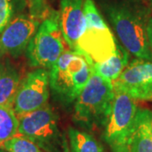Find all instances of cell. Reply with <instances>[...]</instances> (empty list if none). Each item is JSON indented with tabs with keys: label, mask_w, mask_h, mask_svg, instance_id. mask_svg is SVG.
Instances as JSON below:
<instances>
[{
	"label": "cell",
	"mask_w": 152,
	"mask_h": 152,
	"mask_svg": "<svg viewBox=\"0 0 152 152\" xmlns=\"http://www.w3.org/2000/svg\"><path fill=\"white\" fill-rule=\"evenodd\" d=\"M58 11L52 10L42 20L26 51L29 65L35 69H50L64 50Z\"/></svg>",
	"instance_id": "obj_6"
},
{
	"label": "cell",
	"mask_w": 152,
	"mask_h": 152,
	"mask_svg": "<svg viewBox=\"0 0 152 152\" xmlns=\"http://www.w3.org/2000/svg\"><path fill=\"white\" fill-rule=\"evenodd\" d=\"M131 152H152V139L145 117L144 109H138L135 126L131 138Z\"/></svg>",
	"instance_id": "obj_14"
},
{
	"label": "cell",
	"mask_w": 152,
	"mask_h": 152,
	"mask_svg": "<svg viewBox=\"0 0 152 152\" xmlns=\"http://www.w3.org/2000/svg\"><path fill=\"white\" fill-rule=\"evenodd\" d=\"M49 96V71L36 69L29 72L20 82L13 105L17 118L47 105Z\"/></svg>",
	"instance_id": "obj_8"
},
{
	"label": "cell",
	"mask_w": 152,
	"mask_h": 152,
	"mask_svg": "<svg viewBox=\"0 0 152 152\" xmlns=\"http://www.w3.org/2000/svg\"><path fill=\"white\" fill-rule=\"evenodd\" d=\"M0 152H6V151H3V150H0Z\"/></svg>",
	"instance_id": "obj_22"
},
{
	"label": "cell",
	"mask_w": 152,
	"mask_h": 152,
	"mask_svg": "<svg viewBox=\"0 0 152 152\" xmlns=\"http://www.w3.org/2000/svg\"><path fill=\"white\" fill-rule=\"evenodd\" d=\"M21 82L20 72L8 58L0 59V106L13 107Z\"/></svg>",
	"instance_id": "obj_12"
},
{
	"label": "cell",
	"mask_w": 152,
	"mask_h": 152,
	"mask_svg": "<svg viewBox=\"0 0 152 152\" xmlns=\"http://www.w3.org/2000/svg\"><path fill=\"white\" fill-rule=\"evenodd\" d=\"M18 134L34 142L44 152H69L65 134L57 113L48 103L18 118Z\"/></svg>",
	"instance_id": "obj_5"
},
{
	"label": "cell",
	"mask_w": 152,
	"mask_h": 152,
	"mask_svg": "<svg viewBox=\"0 0 152 152\" xmlns=\"http://www.w3.org/2000/svg\"><path fill=\"white\" fill-rule=\"evenodd\" d=\"M113 98V81L93 72L75 102L74 122L87 129L105 127Z\"/></svg>",
	"instance_id": "obj_3"
},
{
	"label": "cell",
	"mask_w": 152,
	"mask_h": 152,
	"mask_svg": "<svg viewBox=\"0 0 152 152\" xmlns=\"http://www.w3.org/2000/svg\"><path fill=\"white\" fill-rule=\"evenodd\" d=\"M147 34H148V40L150 47L152 50V17L149 18L147 23Z\"/></svg>",
	"instance_id": "obj_21"
},
{
	"label": "cell",
	"mask_w": 152,
	"mask_h": 152,
	"mask_svg": "<svg viewBox=\"0 0 152 152\" xmlns=\"http://www.w3.org/2000/svg\"><path fill=\"white\" fill-rule=\"evenodd\" d=\"M26 5V0H0V33L15 18L16 11Z\"/></svg>",
	"instance_id": "obj_17"
},
{
	"label": "cell",
	"mask_w": 152,
	"mask_h": 152,
	"mask_svg": "<svg viewBox=\"0 0 152 152\" xmlns=\"http://www.w3.org/2000/svg\"><path fill=\"white\" fill-rule=\"evenodd\" d=\"M129 63V53L122 44L118 43L116 53L102 63L92 65L93 72L113 82L124 70Z\"/></svg>",
	"instance_id": "obj_13"
},
{
	"label": "cell",
	"mask_w": 152,
	"mask_h": 152,
	"mask_svg": "<svg viewBox=\"0 0 152 152\" xmlns=\"http://www.w3.org/2000/svg\"><path fill=\"white\" fill-rule=\"evenodd\" d=\"M144 113H145V117L147 126L149 129V132L152 139V111L149 109H144Z\"/></svg>",
	"instance_id": "obj_20"
},
{
	"label": "cell",
	"mask_w": 152,
	"mask_h": 152,
	"mask_svg": "<svg viewBox=\"0 0 152 152\" xmlns=\"http://www.w3.org/2000/svg\"><path fill=\"white\" fill-rule=\"evenodd\" d=\"M113 85L114 91L125 93L135 101L152 102V61L132 60Z\"/></svg>",
	"instance_id": "obj_10"
},
{
	"label": "cell",
	"mask_w": 152,
	"mask_h": 152,
	"mask_svg": "<svg viewBox=\"0 0 152 152\" xmlns=\"http://www.w3.org/2000/svg\"><path fill=\"white\" fill-rule=\"evenodd\" d=\"M138 106L127 94L114 91V98L104 139L113 152H131V138L135 126Z\"/></svg>",
	"instance_id": "obj_7"
},
{
	"label": "cell",
	"mask_w": 152,
	"mask_h": 152,
	"mask_svg": "<svg viewBox=\"0 0 152 152\" xmlns=\"http://www.w3.org/2000/svg\"><path fill=\"white\" fill-rule=\"evenodd\" d=\"M29 13L41 21L43 20L53 10L48 0H26Z\"/></svg>",
	"instance_id": "obj_19"
},
{
	"label": "cell",
	"mask_w": 152,
	"mask_h": 152,
	"mask_svg": "<svg viewBox=\"0 0 152 152\" xmlns=\"http://www.w3.org/2000/svg\"><path fill=\"white\" fill-rule=\"evenodd\" d=\"M68 140L72 152H104L101 144L91 134L69 127Z\"/></svg>",
	"instance_id": "obj_15"
},
{
	"label": "cell",
	"mask_w": 152,
	"mask_h": 152,
	"mask_svg": "<svg viewBox=\"0 0 152 152\" xmlns=\"http://www.w3.org/2000/svg\"><path fill=\"white\" fill-rule=\"evenodd\" d=\"M86 0H59V22L66 44L76 51L77 42L85 27Z\"/></svg>",
	"instance_id": "obj_11"
},
{
	"label": "cell",
	"mask_w": 152,
	"mask_h": 152,
	"mask_svg": "<svg viewBox=\"0 0 152 152\" xmlns=\"http://www.w3.org/2000/svg\"><path fill=\"white\" fill-rule=\"evenodd\" d=\"M149 1H150V2H151V3L152 4V0H149Z\"/></svg>",
	"instance_id": "obj_23"
},
{
	"label": "cell",
	"mask_w": 152,
	"mask_h": 152,
	"mask_svg": "<svg viewBox=\"0 0 152 152\" xmlns=\"http://www.w3.org/2000/svg\"><path fill=\"white\" fill-rule=\"evenodd\" d=\"M52 1H53V0H52Z\"/></svg>",
	"instance_id": "obj_24"
},
{
	"label": "cell",
	"mask_w": 152,
	"mask_h": 152,
	"mask_svg": "<svg viewBox=\"0 0 152 152\" xmlns=\"http://www.w3.org/2000/svg\"><path fill=\"white\" fill-rule=\"evenodd\" d=\"M19 119L11 106H0V148L18 134Z\"/></svg>",
	"instance_id": "obj_16"
},
{
	"label": "cell",
	"mask_w": 152,
	"mask_h": 152,
	"mask_svg": "<svg viewBox=\"0 0 152 152\" xmlns=\"http://www.w3.org/2000/svg\"><path fill=\"white\" fill-rule=\"evenodd\" d=\"M103 7L125 49L136 58L152 61L147 34L149 18L145 12L126 1H112Z\"/></svg>",
	"instance_id": "obj_1"
},
{
	"label": "cell",
	"mask_w": 152,
	"mask_h": 152,
	"mask_svg": "<svg viewBox=\"0 0 152 152\" xmlns=\"http://www.w3.org/2000/svg\"><path fill=\"white\" fill-rule=\"evenodd\" d=\"M2 149L7 152H44L34 142L19 134L7 140Z\"/></svg>",
	"instance_id": "obj_18"
},
{
	"label": "cell",
	"mask_w": 152,
	"mask_h": 152,
	"mask_svg": "<svg viewBox=\"0 0 152 152\" xmlns=\"http://www.w3.org/2000/svg\"><path fill=\"white\" fill-rule=\"evenodd\" d=\"M40 23L30 13L15 17L0 33V59L17 58L26 52Z\"/></svg>",
	"instance_id": "obj_9"
},
{
	"label": "cell",
	"mask_w": 152,
	"mask_h": 152,
	"mask_svg": "<svg viewBox=\"0 0 152 152\" xmlns=\"http://www.w3.org/2000/svg\"><path fill=\"white\" fill-rule=\"evenodd\" d=\"M84 16L85 27L77 42L76 52L84 55L92 66L114 55L118 42L93 0H86Z\"/></svg>",
	"instance_id": "obj_4"
},
{
	"label": "cell",
	"mask_w": 152,
	"mask_h": 152,
	"mask_svg": "<svg viewBox=\"0 0 152 152\" xmlns=\"http://www.w3.org/2000/svg\"><path fill=\"white\" fill-rule=\"evenodd\" d=\"M92 73V66L84 55L65 50L49 71L53 96L64 106L75 102Z\"/></svg>",
	"instance_id": "obj_2"
}]
</instances>
